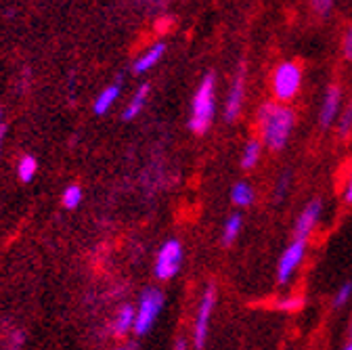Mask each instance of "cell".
<instances>
[{
  "label": "cell",
  "mask_w": 352,
  "mask_h": 350,
  "mask_svg": "<svg viewBox=\"0 0 352 350\" xmlns=\"http://www.w3.org/2000/svg\"><path fill=\"white\" fill-rule=\"evenodd\" d=\"M135 309H132L130 304H126V306H122L120 309V313H118V317H116V323H113V331L118 333V336H122V333H126L132 325H135Z\"/></svg>",
  "instance_id": "cell-14"
},
{
  "label": "cell",
  "mask_w": 352,
  "mask_h": 350,
  "mask_svg": "<svg viewBox=\"0 0 352 350\" xmlns=\"http://www.w3.org/2000/svg\"><path fill=\"white\" fill-rule=\"evenodd\" d=\"M273 93L281 103L292 101L302 86V69L298 63L294 61H283L277 65V69L273 72Z\"/></svg>",
  "instance_id": "cell-3"
},
{
  "label": "cell",
  "mask_w": 352,
  "mask_h": 350,
  "mask_svg": "<svg viewBox=\"0 0 352 350\" xmlns=\"http://www.w3.org/2000/svg\"><path fill=\"white\" fill-rule=\"evenodd\" d=\"M289 185H292V172L287 170V172H283L281 177H279L277 187H275V199L277 201H283L285 199V195L289 191Z\"/></svg>",
  "instance_id": "cell-21"
},
{
  "label": "cell",
  "mask_w": 352,
  "mask_h": 350,
  "mask_svg": "<svg viewBox=\"0 0 352 350\" xmlns=\"http://www.w3.org/2000/svg\"><path fill=\"white\" fill-rule=\"evenodd\" d=\"M306 248H308V241H302V239H294L285 252L281 254V260H279V267H277V281L281 285H285L292 275L298 271V267L302 265V260L306 256Z\"/></svg>",
  "instance_id": "cell-6"
},
{
  "label": "cell",
  "mask_w": 352,
  "mask_h": 350,
  "mask_svg": "<svg viewBox=\"0 0 352 350\" xmlns=\"http://www.w3.org/2000/svg\"><path fill=\"white\" fill-rule=\"evenodd\" d=\"M241 216L239 214H233L229 221L225 223V233H223V243L225 245H231L235 239H237V235H239V231H241Z\"/></svg>",
  "instance_id": "cell-17"
},
{
  "label": "cell",
  "mask_w": 352,
  "mask_h": 350,
  "mask_svg": "<svg viewBox=\"0 0 352 350\" xmlns=\"http://www.w3.org/2000/svg\"><path fill=\"white\" fill-rule=\"evenodd\" d=\"M214 118V76L208 74L199 89L193 97V109H191V120H189V128L195 135H204L210 122Z\"/></svg>",
  "instance_id": "cell-2"
},
{
  "label": "cell",
  "mask_w": 352,
  "mask_h": 350,
  "mask_svg": "<svg viewBox=\"0 0 352 350\" xmlns=\"http://www.w3.org/2000/svg\"><path fill=\"white\" fill-rule=\"evenodd\" d=\"M344 57L348 61H352V28H348V32L344 36Z\"/></svg>",
  "instance_id": "cell-24"
},
{
  "label": "cell",
  "mask_w": 352,
  "mask_h": 350,
  "mask_svg": "<svg viewBox=\"0 0 352 350\" xmlns=\"http://www.w3.org/2000/svg\"><path fill=\"white\" fill-rule=\"evenodd\" d=\"M342 350H352V340H350V342H348V344H346V346H344Z\"/></svg>",
  "instance_id": "cell-28"
},
{
  "label": "cell",
  "mask_w": 352,
  "mask_h": 350,
  "mask_svg": "<svg viewBox=\"0 0 352 350\" xmlns=\"http://www.w3.org/2000/svg\"><path fill=\"white\" fill-rule=\"evenodd\" d=\"M214 302H216V289L214 285H210L201 298L199 304V313H197V321H195V331H193V340H195V348H204L206 338H208V327H210V317L214 311Z\"/></svg>",
  "instance_id": "cell-8"
},
{
  "label": "cell",
  "mask_w": 352,
  "mask_h": 350,
  "mask_svg": "<svg viewBox=\"0 0 352 350\" xmlns=\"http://www.w3.org/2000/svg\"><path fill=\"white\" fill-rule=\"evenodd\" d=\"M162 306H164V296H162V292H157V289H147V292L143 294L141 304H139V311H137V315H135V325H132L139 336H143V333L149 331V327L153 325L155 317H157L160 311H162Z\"/></svg>",
  "instance_id": "cell-4"
},
{
  "label": "cell",
  "mask_w": 352,
  "mask_h": 350,
  "mask_svg": "<svg viewBox=\"0 0 352 350\" xmlns=\"http://www.w3.org/2000/svg\"><path fill=\"white\" fill-rule=\"evenodd\" d=\"M260 151H262V145L260 141H250L243 149V155H241V168L243 170H250L254 168L258 162H260Z\"/></svg>",
  "instance_id": "cell-16"
},
{
  "label": "cell",
  "mask_w": 352,
  "mask_h": 350,
  "mask_svg": "<svg viewBox=\"0 0 352 350\" xmlns=\"http://www.w3.org/2000/svg\"><path fill=\"white\" fill-rule=\"evenodd\" d=\"M164 51H166V47L164 45H155V47H151L141 59H137V63H135V74H145V72H149L162 57H164Z\"/></svg>",
  "instance_id": "cell-11"
},
{
  "label": "cell",
  "mask_w": 352,
  "mask_h": 350,
  "mask_svg": "<svg viewBox=\"0 0 352 350\" xmlns=\"http://www.w3.org/2000/svg\"><path fill=\"white\" fill-rule=\"evenodd\" d=\"M118 97H120V86H118V84L107 86V89H105V91L97 97V101H95V113H99V116L107 113L109 107L116 103Z\"/></svg>",
  "instance_id": "cell-12"
},
{
  "label": "cell",
  "mask_w": 352,
  "mask_h": 350,
  "mask_svg": "<svg viewBox=\"0 0 352 350\" xmlns=\"http://www.w3.org/2000/svg\"><path fill=\"white\" fill-rule=\"evenodd\" d=\"M340 107H342V89L336 84H331L329 89L325 91L321 109H319V124L321 128H329L338 116H340Z\"/></svg>",
  "instance_id": "cell-9"
},
{
  "label": "cell",
  "mask_w": 352,
  "mask_h": 350,
  "mask_svg": "<svg viewBox=\"0 0 352 350\" xmlns=\"http://www.w3.org/2000/svg\"><path fill=\"white\" fill-rule=\"evenodd\" d=\"M323 216V201L319 197L311 199L304 210L300 212L298 221L294 225V239H302V241H308V237H311V233L315 231V227L319 225Z\"/></svg>",
  "instance_id": "cell-7"
},
{
  "label": "cell",
  "mask_w": 352,
  "mask_h": 350,
  "mask_svg": "<svg viewBox=\"0 0 352 350\" xmlns=\"http://www.w3.org/2000/svg\"><path fill=\"white\" fill-rule=\"evenodd\" d=\"M350 300H352V281H346L338 287L331 304H333V309H342V306H346Z\"/></svg>",
  "instance_id": "cell-20"
},
{
  "label": "cell",
  "mask_w": 352,
  "mask_h": 350,
  "mask_svg": "<svg viewBox=\"0 0 352 350\" xmlns=\"http://www.w3.org/2000/svg\"><path fill=\"white\" fill-rule=\"evenodd\" d=\"M3 137H5V130H0V145H3Z\"/></svg>",
  "instance_id": "cell-29"
},
{
  "label": "cell",
  "mask_w": 352,
  "mask_h": 350,
  "mask_svg": "<svg viewBox=\"0 0 352 350\" xmlns=\"http://www.w3.org/2000/svg\"><path fill=\"white\" fill-rule=\"evenodd\" d=\"M181 260H183V248L179 241H166L157 254V260H155V277L157 279H170L179 273L181 269Z\"/></svg>",
  "instance_id": "cell-5"
},
{
  "label": "cell",
  "mask_w": 352,
  "mask_h": 350,
  "mask_svg": "<svg viewBox=\"0 0 352 350\" xmlns=\"http://www.w3.org/2000/svg\"><path fill=\"white\" fill-rule=\"evenodd\" d=\"M243 67L239 69L237 78L233 80V86H231V93H229V99H227V105H225V118L227 122H233L239 111H241V103H243V91H245V84H243Z\"/></svg>",
  "instance_id": "cell-10"
},
{
  "label": "cell",
  "mask_w": 352,
  "mask_h": 350,
  "mask_svg": "<svg viewBox=\"0 0 352 350\" xmlns=\"http://www.w3.org/2000/svg\"><path fill=\"white\" fill-rule=\"evenodd\" d=\"M36 170H38L36 157H32V155H25V157H21V162H19V168H17V172H19V179H21L23 183H30V181L34 179Z\"/></svg>",
  "instance_id": "cell-18"
},
{
  "label": "cell",
  "mask_w": 352,
  "mask_h": 350,
  "mask_svg": "<svg viewBox=\"0 0 352 350\" xmlns=\"http://www.w3.org/2000/svg\"><path fill=\"white\" fill-rule=\"evenodd\" d=\"M302 304H304V298L287 296V298H281L277 302V309H281V311H298V309H302Z\"/></svg>",
  "instance_id": "cell-23"
},
{
  "label": "cell",
  "mask_w": 352,
  "mask_h": 350,
  "mask_svg": "<svg viewBox=\"0 0 352 350\" xmlns=\"http://www.w3.org/2000/svg\"><path fill=\"white\" fill-rule=\"evenodd\" d=\"M350 340H352V325H350Z\"/></svg>",
  "instance_id": "cell-31"
},
{
  "label": "cell",
  "mask_w": 352,
  "mask_h": 350,
  "mask_svg": "<svg viewBox=\"0 0 352 350\" xmlns=\"http://www.w3.org/2000/svg\"><path fill=\"white\" fill-rule=\"evenodd\" d=\"M118 350H135V346H126V348H118Z\"/></svg>",
  "instance_id": "cell-30"
},
{
  "label": "cell",
  "mask_w": 352,
  "mask_h": 350,
  "mask_svg": "<svg viewBox=\"0 0 352 350\" xmlns=\"http://www.w3.org/2000/svg\"><path fill=\"white\" fill-rule=\"evenodd\" d=\"M80 199H82V189L78 185H72L65 189V193H63V206L65 208H69V210L76 208L80 204Z\"/></svg>",
  "instance_id": "cell-22"
},
{
  "label": "cell",
  "mask_w": 352,
  "mask_h": 350,
  "mask_svg": "<svg viewBox=\"0 0 352 350\" xmlns=\"http://www.w3.org/2000/svg\"><path fill=\"white\" fill-rule=\"evenodd\" d=\"M147 95H149V86H147V84H143L141 89L137 91V95L132 97L130 105L124 109V120H132V118H137V116L143 111L145 101H147Z\"/></svg>",
  "instance_id": "cell-13"
},
{
  "label": "cell",
  "mask_w": 352,
  "mask_h": 350,
  "mask_svg": "<svg viewBox=\"0 0 352 350\" xmlns=\"http://www.w3.org/2000/svg\"><path fill=\"white\" fill-rule=\"evenodd\" d=\"M338 133H340V137H348L352 133V101L338 116Z\"/></svg>",
  "instance_id": "cell-19"
},
{
  "label": "cell",
  "mask_w": 352,
  "mask_h": 350,
  "mask_svg": "<svg viewBox=\"0 0 352 350\" xmlns=\"http://www.w3.org/2000/svg\"><path fill=\"white\" fill-rule=\"evenodd\" d=\"M331 3H333V0H313V7H315L317 13L325 15L331 9Z\"/></svg>",
  "instance_id": "cell-25"
},
{
  "label": "cell",
  "mask_w": 352,
  "mask_h": 350,
  "mask_svg": "<svg viewBox=\"0 0 352 350\" xmlns=\"http://www.w3.org/2000/svg\"><path fill=\"white\" fill-rule=\"evenodd\" d=\"M344 199H346V204H352V174H350L348 185H346V191H344Z\"/></svg>",
  "instance_id": "cell-26"
},
{
  "label": "cell",
  "mask_w": 352,
  "mask_h": 350,
  "mask_svg": "<svg viewBox=\"0 0 352 350\" xmlns=\"http://www.w3.org/2000/svg\"><path fill=\"white\" fill-rule=\"evenodd\" d=\"M258 124L262 133V143L273 151H281L296 126V113L283 103H264L258 109Z\"/></svg>",
  "instance_id": "cell-1"
},
{
  "label": "cell",
  "mask_w": 352,
  "mask_h": 350,
  "mask_svg": "<svg viewBox=\"0 0 352 350\" xmlns=\"http://www.w3.org/2000/svg\"><path fill=\"white\" fill-rule=\"evenodd\" d=\"M231 199H233L235 206L245 208V206H250L254 201V189L248 183H237L233 187V191H231Z\"/></svg>",
  "instance_id": "cell-15"
},
{
  "label": "cell",
  "mask_w": 352,
  "mask_h": 350,
  "mask_svg": "<svg viewBox=\"0 0 352 350\" xmlns=\"http://www.w3.org/2000/svg\"><path fill=\"white\" fill-rule=\"evenodd\" d=\"M174 350H187V342L183 338H179V340H176V344H174Z\"/></svg>",
  "instance_id": "cell-27"
}]
</instances>
